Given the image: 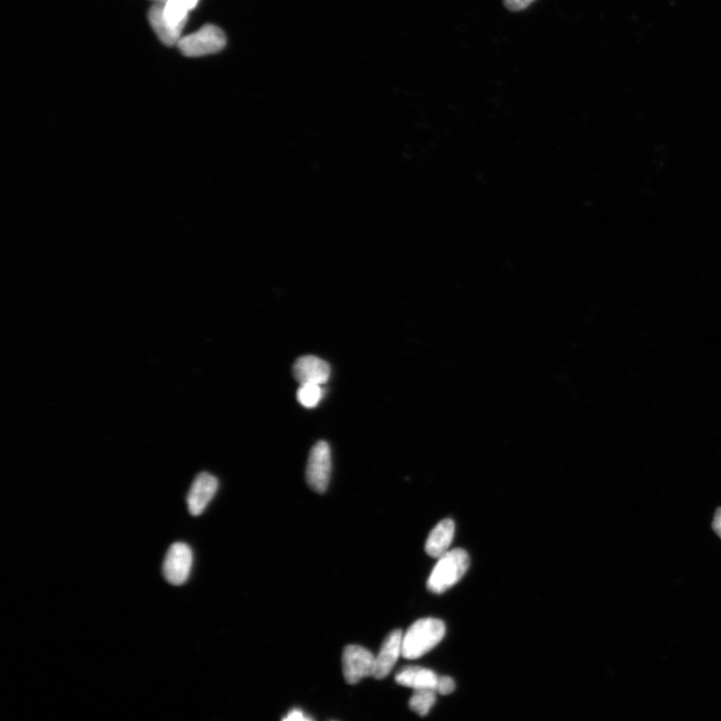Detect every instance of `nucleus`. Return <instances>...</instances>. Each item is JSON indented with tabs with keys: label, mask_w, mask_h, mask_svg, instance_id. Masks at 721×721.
Segmentation results:
<instances>
[{
	"label": "nucleus",
	"mask_w": 721,
	"mask_h": 721,
	"mask_svg": "<svg viewBox=\"0 0 721 721\" xmlns=\"http://www.w3.org/2000/svg\"><path fill=\"white\" fill-rule=\"evenodd\" d=\"M375 655L359 645H348L343 651L342 666L346 681L356 685L365 678L373 677Z\"/></svg>",
	"instance_id": "5"
},
{
	"label": "nucleus",
	"mask_w": 721,
	"mask_h": 721,
	"mask_svg": "<svg viewBox=\"0 0 721 721\" xmlns=\"http://www.w3.org/2000/svg\"><path fill=\"white\" fill-rule=\"evenodd\" d=\"M713 528L716 533V535L721 538V508H718L716 512L713 522Z\"/></svg>",
	"instance_id": "19"
},
{
	"label": "nucleus",
	"mask_w": 721,
	"mask_h": 721,
	"mask_svg": "<svg viewBox=\"0 0 721 721\" xmlns=\"http://www.w3.org/2000/svg\"><path fill=\"white\" fill-rule=\"evenodd\" d=\"M395 679L398 685L413 688L414 690H436L439 681V678L433 670L419 667H409L402 669L396 674Z\"/></svg>",
	"instance_id": "11"
},
{
	"label": "nucleus",
	"mask_w": 721,
	"mask_h": 721,
	"mask_svg": "<svg viewBox=\"0 0 721 721\" xmlns=\"http://www.w3.org/2000/svg\"><path fill=\"white\" fill-rule=\"evenodd\" d=\"M535 0H504V5L511 12H520L527 8Z\"/></svg>",
	"instance_id": "17"
},
{
	"label": "nucleus",
	"mask_w": 721,
	"mask_h": 721,
	"mask_svg": "<svg viewBox=\"0 0 721 721\" xmlns=\"http://www.w3.org/2000/svg\"><path fill=\"white\" fill-rule=\"evenodd\" d=\"M403 632L399 630L390 632L384 640L381 650L375 658L373 678L383 679L389 676L402 655Z\"/></svg>",
	"instance_id": "8"
},
{
	"label": "nucleus",
	"mask_w": 721,
	"mask_h": 721,
	"mask_svg": "<svg viewBox=\"0 0 721 721\" xmlns=\"http://www.w3.org/2000/svg\"><path fill=\"white\" fill-rule=\"evenodd\" d=\"M455 535V524L451 519L440 521L430 532L425 550L431 557L440 558L448 552Z\"/></svg>",
	"instance_id": "10"
},
{
	"label": "nucleus",
	"mask_w": 721,
	"mask_h": 721,
	"mask_svg": "<svg viewBox=\"0 0 721 721\" xmlns=\"http://www.w3.org/2000/svg\"><path fill=\"white\" fill-rule=\"evenodd\" d=\"M164 3L157 4L149 9L148 21L158 39L165 45L173 46L181 40L180 36L183 30L167 23L164 15Z\"/></svg>",
	"instance_id": "12"
},
{
	"label": "nucleus",
	"mask_w": 721,
	"mask_h": 721,
	"mask_svg": "<svg viewBox=\"0 0 721 721\" xmlns=\"http://www.w3.org/2000/svg\"><path fill=\"white\" fill-rule=\"evenodd\" d=\"M282 721H313L310 717L307 716L302 710L293 709L289 711Z\"/></svg>",
	"instance_id": "18"
},
{
	"label": "nucleus",
	"mask_w": 721,
	"mask_h": 721,
	"mask_svg": "<svg viewBox=\"0 0 721 721\" xmlns=\"http://www.w3.org/2000/svg\"><path fill=\"white\" fill-rule=\"evenodd\" d=\"M455 688V682L451 678L443 677L439 678L436 691H438L440 695L449 696L452 694Z\"/></svg>",
	"instance_id": "16"
},
{
	"label": "nucleus",
	"mask_w": 721,
	"mask_h": 721,
	"mask_svg": "<svg viewBox=\"0 0 721 721\" xmlns=\"http://www.w3.org/2000/svg\"><path fill=\"white\" fill-rule=\"evenodd\" d=\"M324 396V389L321 385H301L297 392V399L299 404L306 408H315L319 404Z\"/></svg>",
	"instance_id": "15"
},
{
	"label": "nucleus",
	"mask_w": 721,
	"mask_h": 721,
	"mask_svg": "<svg viewBox=\"0 0 721 721\" xmlns=\"http://www.w3.org/2000/svg\"><path fill=\"white\" fill-rule=\"evenodd\" d=\"M332 470L331 449L325 441L318 442L308 455L306 477L308 486L317 493H324Z\"/></svg>",
	"instance_id": "4"
},
{
	"label": "nucleus",
	"mask_w": 721,
	"mask_h": 721,
	"mask_svg": "<svg viewBox=\"0 0 721 721\" xmlns=\"http://www.w3.org/2000/svg\"><path fill=\"white\" fill-rule=\"evenodd\" d=\"M435 691L433 689L415 690L409 701L410 709L420 716H426L435 705Z\"/></svg>",
	"instance_id": "13"
},
{
	"label": "nucleus",
	"mask_w": 721,
	"mask_h": 721,
	"mask_svg": "<svg viewBox=\"0 0 721 721\" xmlns=\"http://www.w3.org/2000/svg\"><path fill=\"white\" fill-rule=\"evenodd\" d=\"M446 632L442 621L437 618H423L410 626L403 635L402 657L417 659L432 650L441 642Z\"/></svg>",
	"instance_id": "1"
},
{
	"label": "nucleus",
	"mask_w": 721,
	"mask_h": 721,
	"mask_svg": "<svg viewBox=\"0 0 721 721\" xmlns=\"http://www.w3.org/2000/svg\"><path fill=\"white\" fill-rule=\"evenodd\" d=\"M295 379L301 384L312 385H324L329 380L331 369L326 361L315 356H304L299 358L293 367Z\"/></svg>",
	"instance_id": "9"
},
{
	"label": "nucleus",
	"mask_w": 721,
	"mask_h": 721,
	"mask_svg": "<svg viewBox=\"0 0 721 721\" xmlns=\"http://www.w3.org/2000/svg\"><path fill=\"white\" fill-rule=\"evenodd\" d=\"M218 479L210 473L203 472L196 476L189 494H187V508L193 517H199L217 493Z\"/></svg>",
	"instance_id": "7"
},
{
	"label": "nucleus",
	"mask_w": 721,
	"mask_h": 721,
	"mask_svg": "<svg viewBox=\"0 0 721 721\" xmlns=\"http://www.w3.org/2000/svg\"><path fill=\"white\" fill-rule=\"evenodd\" d=\"M193 552L189 545L177 542L167 550L163 574L168 583L184 584L191 574Z\"/></svg>",
	"instance_id": "6"
},
{
	"label": "nucleus",
	"mask_w": 721,
	"mask_h": 721,
	"mask_svg": "<svg viewBox=\"0 0 721 721\" xmlns=\"http://www.w3.org/2000/svg\"><path fill=\"white\" fill-rule=\"evenodd\" d=\"M189 9L180 0H165L164 15L168 24L184 30Z\"/></svg>",
	"instance_id": "14"
},
{
	"label": "nucleus",
	"mask_w": 721,
	"mask_h": 721,
	"mask_svg": "<svg viewBox=\"0 0 721 721\" xmlns=\"http://www.w3.org/2000/svg\"><path fill=\"white\" fill-rule=\"evenodd\" d=\"M226 36L218 26L204 25L200 31L183 37L177 43V49L187 58L220 52L226 46Z\"/></svg>",
	"instance_id": "3"
},
{
	"label": "nucleus",
	"mask_w": 721,
	"mask_h": 721,
	"mask_svg": "<svg viewBox=\"0 0 721 721\" xmlns=\"http://www.w3.org/2000/svg\"><path fill=\"white\" fill-rule=\"evenodd\" d=\"M180 2H182L185 5V7L189 9V11H192V9H194L196 6V5H198L199 0H180Z\"/></svg>",
	"instance_id": "20"
},
{
	"label": "nucleus",
	"mask_w": 721,
	"mask_h": 721,
	"mask_svg": "<svg viewBox=\"0 0 721 721\" xmlns=\"http://www.w3.org/2000/svg\"><path fill=\"white\" fill-rule=\"evenodd\" d=\"M470 565V558L463 549L446 552L431 573L427 587L431 593L441 594L460 582Z\"/></svg>",
	"instance_id": "2"
}]
</instances>
